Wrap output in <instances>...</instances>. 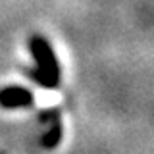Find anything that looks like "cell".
<instances>
[{
    "mask_svg": "<svg viewBox=\"0 0 154 154\" xmlns=\"http://www.w3.org/2000/svg\"><path fill=\"white\" fill-rule=\"evenodd\" d=\"M35 102V94L25 87H4L0 89L2 108H27Z\"/></svg>",
    "mask_w": 154,
    "mask_h": 154,
    "instance_id": "obj_2",
    "label": "cell"
},
{
    "mask_svg": "<svg viewBox=\"0 0 154 154\" xmlns=\"http://www.w3.org/2000/svg\"><path fill=\"white\" fill-rule=\"evenodd\" d=\"M29 52L37 62V67L29 71L31 79L45 89H56L60 83V64L56 60V54L52 50L50 42L46 38L35 35L29 38Z\"/></svg>",
    "mask_w": 154,
    "mask_h": 154,
    "instance_id": "obj_1",
    "label": "cell"
},
{
    "mask_svg": "<svg viewBox=\"0 0 154 154\" xmlns=\"http://www.w3.org/2000/svg\"><path fill=\"white\" fill-rule=\"evenodd\" d=\"M60 141H62V123L60 122H54V125H52V127L42 135L41 144L45 148H54Z\"/></svg>",
    "mask_w": 154,
    "mask_h": 154,
    "instance_id": "obj_3",
    "label": "cell"
}]
</instances>
